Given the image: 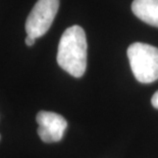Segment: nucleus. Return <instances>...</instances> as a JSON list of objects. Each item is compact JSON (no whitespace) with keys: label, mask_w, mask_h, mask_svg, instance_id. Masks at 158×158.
I'll use <instances>...</instances> for the list:
<instances>
[{"label":"nucleus","mask_w":158,"mask_h":158,"mask_svg":"<svg viewBox=\"0 0 158 158\" xmlns=\"http://www.w3.org/2000/svg\"><path fill=\"white\" fill-rule=\"evenodd\" d=\"M35 41H36V39L34 38V37H31V36L27 35L25 42H26V44L28 45V46H32V45H34V44H35Z\"/></svg>","instance_id":"nucleus-7"},{"label":"nucleus","mask_w":158,"mask_h":158,"mask_svg":"<svg viewBox=\"0 0 158 158\" xmlns=\"http://www.w3.org/2000/svg\"><path fill=\"white\" fill-rule=\"evenodd\" d=\"M36 121L39 124L37 132L45 143L59 142L68 127V122L61 115L48 111H40L36 116Z\"/></svg>","instance_id":"nucleus-4"},{"label":"nucleus","mask_w":158,"mask_h":158,"mask_svg":"<svg viewBox=\"0 0 158 158\" xmlns=\"http://www.w3.org/2000/svg\"><path fill=\"white\" fill-rule=\"evenodd\" d=\"M127 58L135 78L141 83H151L158 79V48L135 42L127 48Z\"/></svg>","instance_id":"nucleus-2"},{"label":"nucleus","mask_w":158,"mask_h":158,"mask_svg":"<svg viewBox=\"0 0 158 158\" xmlns=\"http://www.w3.org/2000/svg\"><path fill=\"white\" fill-rule=\"evenodd\" d=\"M0 139H1V136H0Z\"/></svg>","instance_id":"nucleus-8"},{"label":"nucleus","mask_w":158,"mask_h":158,"mask_svg":"<svg viewBox=\"0 0 158 158\" xmlns=\"http://www.w3.org/2000/svg\"><path fill=\"white\" fill-rule=\"evenodd\" d=\"M57 64L73 77H82L87 69L86 33L78 25L63 32L57 50Z\"/></svg>","instance_id":"nucleus-1"},{"label":"nucleus","mask_w":158,"mask_h":158,"mask_svg":"<svg viewBox=\"0 0 158 158\" xmlns=\"http://www.w3.org/2000/svg\"><path fill=\"white\" fill-rule=\"evenodd\" d=\"M132 11L141 21L158 27V0H134Z\"/></svg>","instance_id":"nucleus-5"},{"label":"nucleus","mask_w":158,"mask_h":158,"mask_svg":"<svg viewBox=\"0 0 158 158\" xmlns=\"http://www.w3.org/2000/svg\"><path fill=\"white\" fill-rule=\"evenodd\" d=\"M59 8V0H38L26 21L27 34L35 39L50 29Z\"/></svg>","instance_id":"nucleus-3"},{"label":"nucleus","mask_w":158,"mask_h":158,"mask_svg":"<svg viewBox=\"0 0 158 158\" xmlns=\"http://www.w3.org/2000/svg\"><path fill=\"white\" fill-rule=\"evenodd\" d=\"M151 103H152V106L154 107V108L158 109V90L153 95L152 100H151Z\"/></svg>","instance_id":"nucleus-6"}]
</instances>
